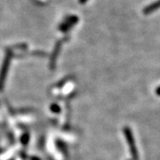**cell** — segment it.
I'll use <instances>...</instances> for the list:
<instances>
[{"instance_id": "6da1fadb", "label": "cell", "mask_w": 160, "mask_h": 160, "mask_svg": "<svg viewBox=\"0 0 160 160\" xmlns=\"http://www.w3.org/2000/svg\"><path fill=\"white\" fill-rule=\"evenodd\" d=\"M12 57V55L10 52V51H8L4 60H3V62H2L1 70H0V91L2 90L3 86H4L5 80H6L7 74H8V72L9 70Z\"/></svg>"}, {"instance_id": "7a4b0ae2", "label": "cell", "mask_w": 160, "mask_h": 160, "mask_svg": "<svg viewBox=\"0 0 160 160\" xmlns=\"http://www.w3.org/2000/svg\"><path fill=\"white\" fill-rule=\"evenodd\" d=\"M123 132H124V135L127 138V141L128 143L131 154L132 155L133 158H134V160H138L139 156H138V152H137V148H136V144L135 141H134V137H133L132 135V132L131 131L129 128H124Z\"/></svg>"}, {"instance_id": "3957f363", "label": "cell", "mask_w": 160, "mask_h": 160, "mask_svg": "<svg viewBox=\"0 0 160 160\" xmlns=\"http://www.w3.org/2000/svg\"><path fill=\"white\" fill-rule=\"evenodd\" d=\"M78 21V18L76 17V16H70V17H67L63 23L60 25V27H59L60 30H61V31H64V32L67 31V30H69L71 26L75 25Z\"/></svg>"}, {"instance_id": "277c9868", "label": "cell", "mask_w": 160, "mask_h": 160, "mask_svg": "<svg viewBox=\"0 0 160 160\" xmlns=\"http://www.w3.org/2000/svg\"><path fill=\"white\" fill-rule=\"evenodd\" d=\"M160 8V0L157 1V2H154V3H152V4L149 5L146 8H144L143 12L145 14H150V13L153 12L154 11H156L157 9H158Z\"/></svg>"}, {"instance_id": "5b68a950", "label": "cell", "mask_w": 160, "mask_h": 160, "mask_svg": "<svg viewBox=\"0 0 160 160\" xmlns=\"http://www.w3.org/2000/svg\"><path fill=\"white\" fill-rule=\"evenodd\" d=\"M50 109L51 110H52L53 113H55V114H57V113L61 112V108H60L59 105H57V104H53V105H51Z\"/></svg>"}, {"instance_id": "8992f818", "label": "cell", "mask_w": 160, "mask_h": 160, "mask_svg": "<svg viewBox=\"0 0 160 160\" xmlns=\"http://www.w3.org/2000/svg\"><path fill=\"white\" fill-rule=\"evenodd\" d=\"M29 140H30V136H29V134H27V133L24 134L21 138V143L23 144V145H26V144L29 142Z\"/></svg>"}, {"instance_id": "52a82bcc", "label": "cell", "mask_w": 160, "mask_h": 160, "mask_svg": "<svg viewBox=\"0 0 160 160\" xmlns=\"http://www.w3.org/2000/svg\"><path fill=\"white\" fill-rule=\"evenodd\" d=\"M59 51H60L59 45H57L55 51H54V53H53L52 58V63L55 62V60H56V58H57V54H58V52H59Z\"/></svg>"}, {"instance_id": "ba28073f", "label": "cell", "mask_w": 160, "mask_h": 160, "mask_svg": "<svg viewBox=\"0 0 160 160\" xmlns=\"http://www.w3.org/2000/svg\"><path fill=\"white\" fill-rule=\"evenodd\" d=\"M88 1V0H78V2H79V3H81V4H85Z\"/></svg>"}, {"instance_id": "9c48e42d", "label": "cell", "mask_w": 160, "mask_h": 160, "mask_svg": "<svg viewBox=\"0 0 160 160\" xmlns=\"http://www.w3.org/2000/svg\"><path fill=\"white\" fill-rule=\"evenodd\" d=\"M156 94L158 96H160V87H158V88L156 89Z\"/></svg>"}, {"instance_id": "30bf717a", "label": "cell", "mask_w": 160, "mask_h": 160, "mask_svg": "<svg viewBox=\"0 0 160 160\" xmlns=\"http://www.w3.org/2000/svg\"><path fill=\"white\" fill-rule=\"evenodd\" d=\"M32 160H40L39 158H32Z\"/></svg>"}]
</instances>
